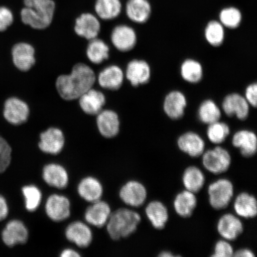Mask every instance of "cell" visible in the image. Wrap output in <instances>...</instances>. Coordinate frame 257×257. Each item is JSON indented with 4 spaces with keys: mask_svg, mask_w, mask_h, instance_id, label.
I'll return each mask as SVG.
<instances>
[{
    "mask_svg": "<svg viewBox=\"0 0 257 257\" xmlns=\"http://www.w3.org/2000/svg\"><path fill=\"white\" fill-rule=\"evenodd\" d=\"M35 53L34 48L30 44H16L13 47L12 51L13 62L21 71H28L36 62Z\"/></svg>",
    "mask_w": 257,
    "mask_h": 257,
    "instance_id": "10",
    "label": "cell"
},
{
    "mask_svg": "<svg viewBox=\"0 0 257 257\" xmlns=\"http://www.w3.org/2000/svg\"><path fill=\"white\" fill-rule=\"evenodd\" d=\"M187 106V99L181 91H173L166 96L163 102V110L172 120H178L184 116Z\"/></svg>",
    "mask_w": 257,
    "mask_h": 257,
    "instance_id": "15",
    "label": "cell"
},
{
    "mask_svg": "<svg viewBox=\"0 0 257 257\" xmlns=\"http://www.w3.org/2000/svg\"><path fill=\"white\" fill-rule=\"evenodd\" d=\"M64 145V134L59 128L50 127L40 135L39 147L42 152L57 154L62 152Z\"/></svg>",
    "mask_w": 257,
    "mask_h": 257,
    "instance_id": "14",
    "label": "cell"
},
{
    "mask_svg": "<svg viewBox=\"0 0 257 257\" xmlns=\"http://www.w3.org/2000/svg\"><path fill=\"white\" fill-rule=\"evenodd\" d=\"M232 144L240 150L243 157H250L256 153L257 137L252 131L240 130L234 134Z\"/></svg>",
    "mask_w": 257,
    "mask_h": 257,
    "instance_id": "23",
    "label": "cell"
},
{
    "mask_svg": "<svg viewBox=\"0 0 257 257\" xmlns=\"http://www.w3.org/2000/svg\"><path fill=\"white\" fill-rule=\"evenodd\" d=\"M30 112V108L25 101L18 98L11 97L5 102L3 115L9 123L19 125L28 120Z\"/></svg>",
    "mask_w": 257,
    "mask_h": 257,
    "instance_id": "6",
    "label": "cell"
},
{
    "mask_svg": "<svg viewBox=\"0 0 257 257\" xmlns=\"http://www.w3.org/2000/svg\"><path fill=\"white\" fill-rule=\"evenodd\" d=\"M80 254L75 250L70 249H67L64 250L61 253V257H79L80 256Z\"/></svg>",
    "mask_w": 257,
    "mask_h": 257,
    "instance_id": "46",
    "label": "cell"
},
{
    "mask_svg": "<svg viewBox=\"0 0 257 257\" xmlns=\"http://www.w3.org/2000/svg\"><path fill=\"white\" fill-rule=\"evenodd\" d=\"M124 73L120 67L112 65L105 67L99 73L98 82L102 88L115 91L123 84Z\"/></svg>",
    "mask_w": 257,
    "mask_h": 257,
    "instance_id": "25",
    "label": "cell"
},
{
    "mask_svg": "<svg viewBox=\"0 0 257 257\" xmlns=\"http://www.w3.org/2000/svg\"><path fill=\"white\" fill-rule=\"evenodd\" d=\"M113 46L121 52H127L136 46L137 36L133 28L127 25H118L113 29L111 35Z\"/></svg>",
    "mask_w": 257,
    "mask_h": 257,
    "instance_id": "8",
    "label": "cell"
},
{
    "mask_svg": "<svg viewBox=\"0 0 257 257\" xmlns=\"http://www.w3.org/2000/svg\"><path fill=\"white\" fill-rule=\"evenodd\" d=\"M2 239L6 245L12 247L27 242L29 233L27 227L21 220H13L3 230Z\"/></svg>",
    "mask_w": 257,
    "mask_h": 257,
    "instance_id": "11",
    "label": "cell"
},
{
    "mask_svg": "<svg viewBox=\"0 0 257 257\" xmlns=\"http://www.w3.org/2000/svg\"><path fill=\"white\" fill-rule=\"evenodd\" d=\"M93 204L86 211V221L93 226L101 227L107 223L111 215V209L107 202L100 200L92 202Z\"/></svg>",
    "mask_w": 257,
    "mask_h": 257,
    "instance_id": "24",
    "label": "cell"
},
{
    "mask_svg": "<svg viewBox=\"0 0 257 257\" xmlns=\"http://www.w3.org/2000/svg\"><path fill=\"white\" fill-rule=\"evenodd\" d=\"M66 236L70 242L75 243L80 248H86L91 244L92 234L87 225L81 221H75L66 228Z\"/></svg>",
    "mask_w": 257,
    "mask_h": 257,
    "instance_id": "20",
    "label": "cell"
},
{
    "mask_svg": "<svg viewBox=\"0 0 257 257\" xmlns=\"http://www.w3.org/2000/svg\"><path fill=\"white\" fill-rule=\"evenodd\" d=\"M247 102L249 105L256 107L257 105V84L256 83H252L247 86L245 89V96Z\"/></svg>",
    "mask_w": 257,
    "mask_h": 257,
    "instance_id": "43",
    "label": "cell"
},
{
    "mask_svg": "<svg viewBox=\"0 0 257 257\" xmlns=\"http://www.w3.org/2000/svg\"><path fill=\"white\" fill-rule=\"evenodd\" d=\"M179 149L192 157H198L202 155L205 150L204 141L198 134L188 132L178 138Z\"/></svg>",
    "mask_w": 257,
    "mask_h": 257,
    "instance_id": "19",
    "label": "cell"
},
{
    "mask_svg": "<svg viewBox=\"0 0 257 257\" xmlns=\"http://www.w3.org/2000/svg\"><path fill=\"white\" fill-rule=\"evenodd\" d=\"M9 207L6 199L0 195V221L5 220L8 216Z\"/></svg>",
    "mask_w": 257,
    "mask_h": 257,
    "instance_id": "44",
    "label": "cell"
},
{
    "mask_svg": "<svg viewBox=\"0 0 257 257\" xmlns=\"http://www.w3.org/2000/svg\"><path fill=\"white\" fill-rule=\"evenodd\" d=\"M242 20V13L236 8H224L220 12L219 22L224 28L231 30L238 28Z\"/></svg>",
    "mask_w": 257,
    "mask_h": 257,
    "instance_id": "37",
    "label": "cell"
},
{
    "mask_svg": "<svg viewBox=\"0 0 257 257\" xmlns=\"http://www.w3.org/2000/svg\"><path fill=\"white\" fill-rule=\"evenodd\" d=\"M14 16L11 9L0 6V32L7 30L14 23Z\"/></svg>",
    "mask_w": 257,
    "mask_h": 257,
    "instance_id": "42",
    "label": "cell"
},
{
    "mask_svg": "<svg viewBox=\"0 0 257 257\" xmlns=\"http://www.w3.org/2000/svg\"><path fill=\"white\" fill-rule=\"evenodd\" d=\"M217 229L224 239L234 240L243 232V226L238 217L229 213L220 218L217 223Z\"/></svg>",
    "mask_w": 257,
    "mask_h": 257,
    "instance_id": "16",
    "label": "cell"
},
{
    "mask_svg": "<svg viewBox=\"0 0 257 257\" xmlns=\"http://www.w3.org/2000/svg\"><path fill=\"white\" fill-rule=\"evenodd\" d=\"M197 205L194 193L185 190L176 196L173 206L179 216L186 218L191 216Z\"/></svg>",
    "mask_w": 257,
    "mask_h": 257,
    "instance_id": "29",
    "label": "cell"
},
{
    "mask_svg": "<svg viewBox=\"0 0 257 257\" xmlns=\"http://www.w3.org/2000/svg\"><path fill=\"white\" fill-rule=\"evenodd\" d=\"M12 160V149L4 138L0 136V173L9 168Z\"/></svg>",
    "mask_w": 257,
    "mask_h": 257,
    "instance_id": "40",
    "label": "cell"
},
{
    "mask_svg": "<svg viewBox=\"0 0 257 257\" xmlns=\"http://www.w3.org/2000/svg\"><path fill=\"white\" fill-rule=\"evenodd\" d=\"M80 108L89 115H97L105 104L103 93L91 88L79 98Z\"/></svg>",
    "mask_w": 257,
    "mask_h": 257,
    "instance_id": "21",
    "label": "cell"
},
{
    "mask_svg": "<svg viewBox=\"0 0 257 257\" xmlns=\"http://www.w3.org/2000/svg\"><path fill=\"white\" fill-rule=\"evenodd\" d=\"M86 56L92 63L100 64L108 59L109 47L105 42L95 38L90 40L86 49Z\"/></svg>",
    "mask_w": 257,
    "mask_h": 257,
    "instance_id": "33",
    "label": "cell"
},
{
    "mask_svg": "<svg viewBox=\"0 0 257 257\" xmlns=\"http://www.w3.org/2000/svg\"><path fill=\"white\" fill-rule=\"evenodd\" d=\"M205 179L203 172L197 166H190L185 170L182 182L186 190L198 192L203 187Z\"/></svg>",
    "mask_w": 257,
    "mask_h": 257,
    "instance_id": "31",
    "label": "cell"
},
{
    "mask_svg": "<svg viewBox=\"0 0 257 257\" xmlns=\"http://www.w3.org/2000/svg\"><path fill=\"white\" fill-rule=\"evenodd\" d=\"M22 21L35 30H44L53 21L56 4L53 0H24Z\"/></svg>",
    "mask_w": 257,
    "mask_h": 257,
    "instance_id": "2",
    "label": "cell"
},
{
    "mask_svg": "<svg viewBox=\"0 0 257 257\" xmlns=\"http://www.w3.org/2000/svg\"><path fill=\"white\" fill-rule=\"evenodd\" d=\"M234 211L237 216L252 218L257 214V202L254 196L247 192L240 193L234 202Z\"/></svg>",
    "mask_w": 257,
    "mask_h": 257,
    "instance_id": "27",
    "label": "cell"
},
{
    "mask_svg": "<svg viewBox=\"0 0 257 257\" xmlns=\"http://www.w3.org/2000/svg\"><path fill=\"white\" fill-rule=\"evenodd\" d=\"M43 179L48 185L59 189L66 188L69 182L66 169L57 164H49L45 166Z\"/></svg>",
    "mask_w": 257,
    "mask_h": 257,
    "instance_id": "26",
    "label": "cell"
},
{
    "mask_svg": "<svg viewBox=\"0 0 257 257\" xmlns=\"http://www.w3.org/2000/svg\"><path fill=\"white\" fill-rule=\"evenodd\" d=\"M233 256L236 257H254L255 255L253 254L252 250L248 249H241L237 250L235 252H234Z\"/></svg>",
    "mask_w": 257,
    "mask_h": 257,
    "instance_id": "45",
    "label": "cell"
},
{
    "mask_svg": "<svg viewBox=\"0 0 257 257\" xmlns=\"http://www.w3.org/2000/svg\"><path fill=\"white\" fill-rule=\"evenodd\" d=\"M181 74L185 81L191 83L200 82L203 77L201 64L194 59L185 60L181 67Z\"/></svg>",
    "mask_w": 257,
    "mask_h": 257,
    "instance_id": "35",
    "label": "cell"
},
{
    "mask_svg": "<svg viewBox=\"0 0 257 257\" xmlns=\"http://www.w3.org/2000/svg\"><path fill=\"white\" fill-rule=\"evenodd\" d=\"M95 81L94 70L86 64L80 63L73 66L69 75L58 77L56 86L61 97L71 101L79 99L92 88Z\"/></svg>",
    "mask_w": 257,
    "mask_h": 257,
    "instance_id": "1",
    "label": "cell"
},
{
    "mask_svg": "<svg viewBox=\"0 0 257 257\" xmlns=\"http://www.w3.org/2000/svg\"><path fill=\"white\" fill-rule=\"evenodd\" d=\"M209 202L216 210H222L228 206L233 198L234 187L227 179H220L208 186Z\"/></svg>",
    "mask_w": 257,
    "mask_h": 257,
    "instance_id": "4",
    "label": "cell"
},
{
    "mask_svg": "<svg viewBox=\"0 0 257 257\" xmlns=\"http://www.w3.org/2000/svg\"><path fill=\"white\" fill-rule=\"evenodd\" d=\"M74 30L79 37L90 41L97 37L101 25L94 15L83 14L76 19Z\"/></svg>",
    "mask_w": 257,
    "mask_h": 257,
    "instance_id": "17",
    "label": "cell"
},
{
    "mask_svg": "<svg viewBox=\"0 0 257 257\" xmlns=\"http://www.w3.org/2000/svg\"><path fill=\"white\" fill-rule=\"evenodd\" d=\"M159 256L161 257H173L176 255H173L171 252L163 251L161 252Z\"/></svg>",
    "mask_w": 257,
    "mask_h": 257,
    "instance_id": "47",
    "label": "cell"
},
{
    "mask_svg": "<svg viewBox=\"0 0 257 257\" xmlns=\"http://www.w3.org/2000/svg\"><path fill=\"white\" fill-rule=\"evenodd\" d=\"M249 104L244 96L237 93L227 95L223 99L222 109L227 116L245 120L249 113Z\"/></svg>",
    "mask_w": 257,
    "mask_h": 257,
    "instance_id": "7",
    "label": "cell"
},
{
    "mask_svg": "<svg viewBox=\"0 0 257 257\" xmlns=\"http://www.w3.org/2000/svg\"><path fill=\"white\" fill-rule=\"evenodd\" d=\"M234 250L231 244L226 239L218 241L215 245L214 257H230L233 256Z\"/></svg>",
    "mask_w": 257,
    "mask_h": 257,
    "instance_id": "41",
    "label": "cell"
},
{
    "mask_svg": "<svg viewBox=\"0 0 257 257\" xmlns=\"http://www.w3.org/2000/svg\"><path fill=\"white\" fill-rule=\"evenodd\" d=\"M198 116L202 123L208 125L219 121L221 112L216 102L211 99H207L202 102L199 107Z\"/></svg>",
    "mask_w": 257,
    "mask_h": 257,
    "instance_id": "34",
    "label": "cell"
},
{
    "mask_svg": "<svg viewBox=\"0 0 257 257\" xmlns=\"http://www.w3.org/2000/svg\"><path fill=\"white\" fill-rule=\"evenodd\" d=\"M230 134V127L224 122L217 121L208 124L207 131L209 141L214 144H220L226 140Z\"/></svg>",
    "mask_w": 257,
    "mask_h": 257,
    "instance_id": "38",
    "label": "cell"
},
{
    "mask_svg": "<svg viewBox=\"0 0 257 257\" xmlns=\"http://www.w3.org/2000/svg\"><path fill=\"white\" fill-rule=\"evenodd\" d=\"M95 10L102 20H112L121 14L122 5L120 0H96Z\"/></svg>",
    "mask_w": 257,
    "mask_h": 257,
    "instance_id": "32",
    "label": "cell"
},
{
    "mask_svg": "<svg viewBox=\"0 0 257 257\" xmlns=\"http://www.w3.org/2000/svg\"><path fill=\"white\" fill-rule=\"evenodd\" d=\"M126 15L135 23L143 24L149 20L152 7L149 0H128L126 5Z\"/></svg>",
    "mask_w": 257,
    "mask_h": 257,
    "instance_id": "22",
    "label": "cell"
},
{
    "mask_svg": "<svg viewBox=\"0 0 257 257\" xmlns=\"http://www.w3.org/2000/svg\"><path fill=\"white\" fill-rule=\"evenodd\" d=\"M46 211L51 220L61 221L70 215V203L68 198L63 195H51L46 202Z\"/></svg>",
    "mask_w": 257,
    "mask_h": 257,
    "instance_id": "12",
    "label": "cell"
},
{
    "mask_svg": "<svg viewBox=\"0 0 257 257\" xmlns=\"http://www.w3.org/2000/svg\"><path fill=\"white\" fill-rule=\"evenodd\" d=\"M146 213L153 226L157 229H163L169 220L168 208L159 201L150 202L146 208Z\"/></svg>",
    "mask_w": 257,
    "mask_h": 257,
    "instance_id": "28",
    "label": "cell"
},
{
    "mask_svg": "<svg viewBox=\"0 0 257 257\" xmlns=\"http://www.w3.org/2000/svg\"><path fill=\"white\" fill-rule=\"evenodd\" d=\"M120 197L125 204L130 206L139 207L146 201L147 189L139 182L130 181L121 188Z\"/></svg>",
    "mask_w": 257,
    "mask_h": 257,
    "instance_id": "9",
    "label": "cell"
},
{
    "mask_svg": "<svg viewBox=\"0 0 257 257\" xmlns=\"http://www.w3.org/2000/svg\"><path fill=\"white\" fill-rule=\"evenodd\" d=\"M78 191L80 197L85 200L94 202L100 200L103 189L97 179L87 177L80 182Z\"/></svg>",
    "mask_w": 257,
    "mask_h": 257,
    "instance_id": "30",
    "label": "cell"
},
{
    "mask_svg": "<svg viewBox=\"0 0 257 257\" xmlns=\"http://www.w3.org/2000/svg\"><path fill=\"white\" fill-rule=\"evenodd\" d=\"M141 221L137 212L126 208L118 209L108 218L107 232L113 240L125 238L136 232Z\"/></svg>",
    "mask_w": 257,
    "mask_h": 257,
    "instance_id": "3",
    "label": "cell"
},
{
    "mask_svg": "<svg viewBox=\"0 0 257 257\" xmlns=\"http://www.w3.org/2000/svg\"><path fill=\"white\" fill-rule=\"evenodd\" d=\"M202 165L213 174H221L229 169L232 158L229 152L223 147H216L202 154Z\"/></svg>",
    "mask_w": 257,
    "mask_h": 257,
    "instance_id": "5",
    "label": "cell"
},
{
    "mask_svg": "<svg viewBox=\"0 0 257 257\" xmlns=\"http://www.w3.org/2000/svg\"><path fill=\"white\" fill-rule=\"evenodd\" d=\"M96 124L99 133L105 138H113L119 133V118L114 111L105 110L99 112L96 117Z\"/></svg>",
    "mask_w": 257,
    "mask_h": 257,
    "instance_id": "18",
    "label": "cell"
},
{
    "mask_svg": "<svg viewBox=\"0 0 257 257\" xmlns=\"http://www.w3.org/2000/svg\"><path fill=\"white\" fill-rule=\"evenodd\" d=\"M25 197V206L30 211H34L39 207L42 200L40 189L34 185L25 186L22 188Z\"/></svg>",
    "mask_w": 257,
    "mask_h": 257,
    "instance_id": "39",
    "label": "cell"
},
{
    "mask_svg": "<svg viewBox=\"0 0 257 257\" xmlns=\"http://www.w3.org/2000/svg\"><path fill=\"white\" fill-rule=\"evenodd\" d=\"M204 35L205 40L211 46L219 47L224 40V27L219 21H211L205 27Z\"/></svg>",
    "mask_w": 257,
    "mask_h": 257,
    "instance_id": "36",
    "label": "cell"
},
{
    "mask_svg": "<svg viewBox=\"0 0 257 257\" xmlns=\"http://www.w3.org/2000/svg\"><path fill=\"white\" fill-rule=\"evenodd\" d=\"M152 70L149 64L143 60H133L128 63L126 77L134 86L146 84L150 81Z\"/></svg>",
    "mask_w": 257,
    "mask_h": 257,
    "instance_id": "13",
    "label": "cell"
}]
</instances>
